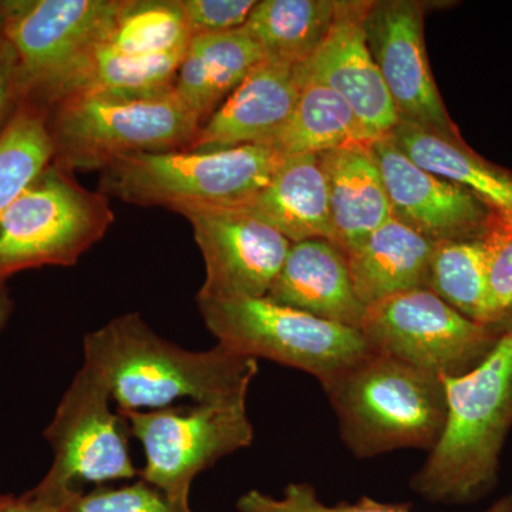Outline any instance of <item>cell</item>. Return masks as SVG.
I'll use <instances>...</instances> for the list:
<instances>
[{"label":"cell","instance_id":"6da1fadb","mask_svg":"<svg viewBox=\"0 0 512 512\" xmlns=\"http://www.w3.org/2000/svg\"><path fill=\"white\" fill-rule=\"evenodd\" d=\"M83 365L106 383L119 410L247 402L258 362L215 346L188 350L157 335L140 313L117 316L87 333Z\"/></svg>","mask_w":512,"mask_h":512},{"label":"cell","instance_id":"7a4b0ae2","mask_svg":"<svg viewBox=\"0 0 512 512\" xmlns=\"http://www.w3.org/2000/svg\"><path fill=\"white\" fill-rule=\"evenodd\" d=\"M443 382L446 426L410 488L429 503L473 504L497 485L512 427V330L480 366Z\"/></svg>","mask_w":512,"mask_h":512},{"label":"cell","instance_id":"3957f363","mask_svg":"<svg viewBox=\"0 0 512 512\" xmlns=\"http://www.w3.org/2000/svg\"><path fill=\"white\" fill-rule=\"evenodd\" d=\"M340 440L357 458L396 450L430 451L447 421L443 377L375 350L320 384Z\"/></svg>","mask_w":512,"mask_h":512},{"label":"cell","instance_id":"277c9868","mask_svg":"<svg viewBox=\"0 0 512 512\" xmlns=\"http://www.w3.org/2000/svg\"><path fill=\"white\" fill-rule=\"evenodd\" d=\"M47 113L53 163L72 173L101 171L127 154L188 150L201 127L174 90L153 97L79 93Z\"/></svg>","mask_w":512,"mask_h":512},{"label":"cell","instance_id":"5b68a950","mask_svg":"<svg viewBox=\"0 0 512 512\" xmlns=\"http://www.w3.org/2000/svg\"><path fill=\"white\" fill-rule=\"evenodd\" d=\"M285 160L268 146L221 151H160L127 154L100 171L99 191L127 204L245 207Z\"/></svg>","mask_w":512,"mask_h":512},{"label":"cell","instance_id":"8992f818","mask_svg":"<svg viewBox=\"0 0 512 512\" xmlns=\"http://www.w3.org/2000/svg\"><path fill=\"white\" fill-rule=\"evenodd\" d=\"M123 0H0L3 35L18 56L28 101L49 111L82 92Z\"/></svg>","mask_w":512,"mask_h":512},{"label":"cell","instance_id":"52a82bcc","mask_svg":"<svg viewBox=\"0 0 512 512\" xmlns=\"http://www.w3.org/2000/svg\"><path fill=\"white\" fill-rule=\"evenodd\" d=\"M110 198L50 163L0 218V282L28 269L72 266L113 225Z\"/></svg>","mask_w":512,"mask_h":512},{"label":"cell","instance_id":"ba28073f","mask_svg":"<svg viewBox=\"0 0 512 512\" xmlns=\"http://www.w3.org/2000/svg\"><path fill=\"white\" fill-rule=\"evenodd\" d=\"M218 345L237 355L301 370L325 383L372 352L360 330L315 318L266 298H197Z\"/></svg>","mask_w":512,"mask_h":512},{"label":"cell","instance_id":"9c48e42d","mask_svg":"<svg viewBox=\"0 0 512 512\" xmlns=\"http://www.w3.org/2000/svg\"><path fill=\"white\" fill-rule=\"evenodd\" d=\"M110 402L109 387L83 365L43 433L52 447L53 461L33 493L63 505L79 491V484L140 476L130 456V426L119 412L113 413Z\"/></svg>","mask_w":512,"mask_h":512},{"label":"cell","instance_id":"30bf717a","mask_svg":"<svg viewBox=\"0 0 512 512\" xmlns=\"http://www.w3.org/2000/svg\"><path fill=\"white\" fill-rule=\"evenodd\" d=\"M360 333L370 349L440 377H458L491 355L503 332L473 322L429 289L367 306Z\"/></svg>","mask_w":512,"mask_h":512},{"label":"cell","instance_id":"8fae6325","mask_svg":"<svg viewBox=\"0 0 512 512\" xmlns=\"http://www.w3.org/2000/svg\"><path fill=\"white\" fill-rule=\"evenodd\" d=\"M117 412L127 420L131 436L143 444L146 466L141 480L178 503H190L198 474L254 441L247 402Z\"/></svg>","mask_w":512,"mask_h":512},{"label":"cell","instance_id":"7c38bea8","mask_svg":"<svg viewBox=\"0 0 512 512\" xmlns=\"http://www.w3.org/2000/svg\"><path fill=\"white\" fill-rule=\"evenodd\" d=\"M173 212L190 222L205 264L197 298H264L292 242L244 208L183 205Z\"/></svg>","mask_w":512,"mask_h":512},{"label":"cell","instance_id":"4fadbf2b","mask_svg":"<svg viewBox=\"0 0 512 512\" xmlns=\"http://www.w3.org/2000/svg\"><path fill=\"white\" fill-rule=\"evenodd\" d=\"M367 46L382 74L399 120L461 137L431 73L424 42V5L372 0L365 18Z\"/></svg>","mask_w":512,"mask_h":512},{"label":"cell","instance_id":"5bb4252c","mask_svg":"<svg viewBox=\"0 0 512 512\" xmlns=\"http://www.w3.org/2000/svg\"><path fill=\"white\" fill-rule=\"evenodd\" d=\"M372 153L396 220L436 242L481 238L491 210L473 192L419 167L387 137Z\"/></svg>","mask_w":512,"mask_h":512},{"label":"cell","instance_id":"9a60e30c","mask_svg":"<svg viewBox=\"0 0 512 512\" xmlns=\"http://www.w3.org/2000/svg\"><path fill=\"white\" fill-rule=\"evenodd\" d=\"M372 0H338L335 23L323 45L296 66L301 79L316 80L338 93L376 137H386L399 116L367 46L365 18Z\"/></svg>","mask_w":512,"mask_h":512},{"label":"cell","instance_id":"2e32d148","mask_svg":"<svg viewBox=\"0 0 512 512\" xmlns=\"http://www.w3.org/2000/svg\"><path fill=\"white\" fill-rule=\"evenodd\" d=\"M299 93L296 66L262 60L202 124L188 150L265 146L291 117Z\"/></svg>","mask_w":512,"mask_h":512},{"label":"cell","instance_id":"e0dca14e","mask_svg":"<svg viewBox=\"0 0 512 512\" xmlns=\"http://www.w3.org/2000/svg\"><path fill=\"white\" fill-rule=\"evenodd\" d=\"M266 298L357 330L366 312L353 288L348 256L323 238L291 245Z\"/></svg>","mask_w":512,"mask_h":512},{"label":"cell","instance_id":"ac0fdd59","mask_svg":"<svg viewBox=\"0 0 512 512\" xmlns=\"http://www.w3.org/2000/svg\"><path fill=\"white\" fill-rule=\"evenodd\" d=\"M328 187L330 241L346 256L393 217L372 146L320 154Z\"/></svg>","mask_w":512,"mask_h":512},{"label":"cell","instance_id":"d6986e66","mask_svg":"<svg viewBox=\"0 0 512 512\" xmlns=\"http://www.w3.org/2000/svg\"><path fill=\"white\" fill-rule=\"evenodd\" d=\"M436 241L392 217L348 255L350 275L363 305L413 289H427Z\"/></svg>","mask_w":512,"mask_h":512},{"label":"cell","instance_id":"ffe728a7","mask_svg":"<svg viewBox=\"0 0 512 512\" xmlns=\"http://www.w3.org/2000/svg\"><path fill=\"white\" fill-rule=\"evenodd\" d=\"M262 60L261 49L244 28L194 36L178 69L174 93L202 126Z\"/></svg>","mask_w":512,"mask_h":512},{"label":"cell","instance_id":"44dd1931","mask_svg":"<svg viewBox=\"0 0 512 512\" xmlns=\"http://www.w3.org/2000/svg\"><path fill=\"white\" fill-rule=\"evenodd\" d=\"M413 163L473 192L498 214L512 218V173L478 156L461 137L399 121L386 136Z\"/></svg>","mask_w":512,"mask_h":512},{"label":"cell","instance_id":"7402d4cb","mask_svg":"<svg viewBox=\"0 0 512 512\" xmlns=\"http://www.w3.org/2000/svg\"><path fill=\"white\" fill-rule=\"evenodd\" d=\"M245 211L281 232L292 244L330 241L328 187L318 156L285 157Z\"/></svg>","mask_w":512,"mask_h":512},{"label":"cell","instance_id":"603a6c76","mask_svg":"<svg viewBox=\"0 0 512 512\" xmlns=\"http://www.w3.org/2000/svg\"><path fill=\"white\" fill-rule=\"evenodd\" d=\"M301 93L285 126L265 146L284 157L320 156L380 140L370 133L338 93L316 80L301 79Z\"/></svg>","mask_w":512,"mask_h":512},{"label":"cell","instance_id":"cb8c5ba5","mask_svg":"<svg viewBox=\"0 0 512 512\" xmlns=\"http://www.w3.org/2000/svg\"><path fill=\"white\" fill-rule=\"evenodd\" d=\"M338 0H261L244 25L265 60L299 66L329 36Z\"/></svg>","mask_w":512,"mask_h":512},{"label":"cell","instance_id":"d4e9b609","mask_svg":"<svg viewBox=\"0 0 512 512\" xmlns=\"http://www.w3.org/2000/svg\"><path fill=\"white\" fill-rule=\"evenodd\" d=\"M47 116L26 100L0 136V218L53 161Z\"/></svg>","mask_w":512,"mask_h":512},{"label":"cell","instance_id":"484cf974","mask_svg":"<svg viewBox=\"0 0 512 512\" xmlns=\"http://www.w3.org/2000/svg\"><path fill=\"white\" fill-rule=\"evenodd\" d=\"M192 39L180 0H123L107 49L120 55L184 53Z\"/></svg>","mask_w":512,"mask_h":512},{"label":"cell","instance_id":"4316f807","mask_svg":"<svg viewBox=\"0 0 512 512\" xmlns=\"http://www.w3.org/2000/svg\"><path fill=\"white\" fill-rule=\"evenodd\" d=\"M427 289L467 319L488 326L487 258L481 238L437 242Z\"/></svg>","mask_w":512,"mask_h":512},{"label":"cell","instance_id":"83f0119b","mask_svg":"<svg viewBox=\"0 0 512 512\" xmlns=\"http://www.w3.org/2000/svg\"><path fill=\"white\" fill-rule=\"evenodd\" d=\"M184 55L128 56L101 46L80 93L153 97L173 92Z\"/></svg>","mask_w":512,"mask_h":512},{"label":"cell","instance_id":"f1b7e54d","mask_svg":"<svg viewBox=\"0 0 512 512\" xmlns=\"http://www.w3.org/2000/svg\"><path fill=\"white\" fill-rule=\"evenodd\" d=\"M238 512H413L409 504H386L369 497L357 503L328 505L320 500L315 487L308 483L286 485L281 497H272L262 491L251 490L241 495L237 503ZM481 512H512V493L495 501Z\"/></svg>","mask_w":512,"mask_h":512},{"label":"cell","instance_id":"f546056e","mask_svg":"<svg viewBox=\"0 0 512 512\" xmlns=\"http://www.w3.org/2000/svg\"><path fill=\"white\" fill-rule=\"evenodd\" d=\"M487 258L488 326L512 330V218L491 211L483 235Z\"/></svg>","mask_w":512,"mask_h":512},{"label":"cell","instance_id":"4dcf8cb0","mask_svg":"<svg viewBox=\"0 0 512 512\" xmlns=\"http://www.w3.org/2000/svg\"><path fill=\"white\" fill-rule=\"evenodd\" d=\"M63 512H194L190 503L171 500L164 491L144 480L124 487H97L90 493L74 491Z\"/></svg>","mask_w":512,"mask_h":512},{"label":"cell","instance_id":"1f68e13d","mask_svg":"<svg viewBox=\"0 0 512 512\" xmlns=\"http://www.w3.org/2000/svg\"><path fill=\"white\" fill-rule=\"evenodd\" d=\"M192 37L244 28L255 0H180Z\"/></svg>","mask_w":512,"mask_h":512},{"label":"cell","instance_id":"d6a6232c","mask_svg":"<svg viewBox=\"0 0 512 512\" xmlns=\"http://www.w3.org/2000/svg\"><path fill=\"white\" fill-rule=\"evenodd\" d=\"M26 100L28 97L18 56L3 35L0 15V136Z\"/></svg>","mask_w":512,"mask_h":512},{"label":"cell","instance_id":"836d02e7","mask_svg":"<svg viewBox=\"0 0 512 512\" xmlns=\"http://www.w3.org/2000/svg\"><path fill=\"white\" fill-rule=\"evenodd\" d=\"M0 512H63V508L29 490L22 495L0 494Z\"/></svg>","mask_w":512,"mask_h":512},{"label":"cell","instance_id":"e575fe53","mask_svg":"<svg viewBox=\"0 0 512 512\" xmlns=\"http://www.w3.org/2000/svg\"><path fill=\"white\" fill-rule=\"evenodd\" d=\"M13 309H15V303L10 296L8 285L6 282H0V333L8 325Z\"/></svg>","mask_w":512,"mask_h":512}]
</instances>
